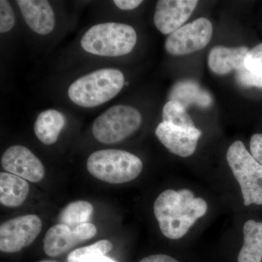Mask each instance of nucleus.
Masks as SVG:
<instances>
[{
    "label": "nucleus",
    "mask_w": 262,
    "mask_h": 262,
    "mask_svg": "<svg viewBox=\"0 0 262 262\" xmlns=\"http://www.w3.org/2000/svg\"><path fill=\"white\" fill-rule=\"evenodd\" d=\"M208 205L194 198L189 189H167L157 198L154 213L162 233L169 239L182 238L198 219L206 214Z\"/></svg>",
    "instance_id": "obj_1"
},
{
    "label": "nucleus",
    "mask_w": 262,
    "mask_h": 262,
    "mask_svg": "<svg viewBox=\"0 0 262 262\" xmlns=\"http://www.w3.org/2000/svg\"><path fill=\"white\" fill-rule=\"evenodd\" d=\"M124 84L121 71L101 69L76 80L69 88L68 96L72 102L82 107H96L115 98Z\"/></svg>",
    "instance_id": "obj_2"
},
{
    "label": "nucleus",
    "mask_w": 262,
    "mask_h": 262,
    "mask_svg": "<svg viewBox=\"0 0 262 262\" xmlns=\"http://www.w3.org/2000/svg\"><path fill=\"white\" fill-rule=\"evenodd\" d=\"M137 42L135 29L127 24H100L91 27L81 39L88 53L100 56L117 57L128 54Z\"/></svg>",
    "instance_id": "obj_3"
},
{
    "label": "nucleus",
    "mask_w": 262,
    "mask_h": 262,
    "mask_svg": "<svg viewBox=\"0 0 262 262\" xmlns=\"http://www.w3.org/2000/svg\"><path fill=\"white\" fill-rule=\"evenodd\" d=\"M87 168L93 177L103 182L123 184L139 177L143 163L140 158L128 151L103 149L90 155Z\"/></svg>",
    "instance_id": "obj_4"
},
{
    "label": "nucleus",
    "mask_w": 262,
    "mask_h": 262,
    "mask_svg": "<svg viewBox=\"0 0 262 262\" xmlns=\"http://www.w3.org/2000/svg\"><path fill=\"white\" fill-rule=\"evenodd\" d=\"M227 160L241 186L245 206L262 205V165L241 141H234L229 146Z\"/></svg>",
    "instance_id": "obj_5"
},
{
    "label": "nucleus",
    "mask_w": 262,
    "mask_h": 262,
    "mask_svg": "<svg viewBox=\"0 0 262 262\" xmlns=\"http://www.w3.org/2000/svg\"><path fill=\"white\" fill-rule=\"evenodd\" d=\"M142 117L139 110L127 105L108 108L95 120L92 131L95 139L105 144L125 140L140 127Z\"/></svg>",
    "instance_id": "obj_6"
},
{
    "label": "nucleus",
    "mask_w": 262,
    "mask_h": 262,
    "mask_svg": "<svg viewBox=\"0 0 262 262\" xmlns=\"http://www.w3.org/2000/svg\"><path fill=\"white\" fill-rule=\"evenodd\" d=\"M212 36L211 22L206 18H198L169 34L165 48L169 54L185 56L206 48Z\"/></svg>",
    "instance_id": "obj_7"
},
{
    "label": "nucleus",
    "mask_w": 262,
    "mask_h": 262,
    "mask_svg": "<svg viewBox=\"0 0 262 262\" xmlns=\"http://www.w3.org/2000/svg\"><path fill=\"white\" fill-rule=\"evenodd\" d=\"M42 224L37 215H21L6 221L0 227V250L15 253L30 246L37 238Z\"/></svg>",
    "instance_id": "obj_8"
},
{
    "label": "nucleus",
    "mask_w": 262,
    "mask_h": 262,
    "mask_svg": "<svg viewBox=\"0 0 262 262\" xmlns=\"http://www.w3.org/2000/svg\"><path fill=\"white\" fill-rule=\"evenodd\" d=\"M1 164L8 173L31 182H40L46 174L42 162L24 146L15 145L8 148L2 157Z\"/></svg>",
    "instance_id": "obj_9"
},
{
    "label": "nucleus",
    "mask_w": 262,
    "mask_h": 262,
    "mask_svg": "<svg viewBox=\"0 0 262 262\" xmlns=\"http://www.w3.org/2000/svg\"><path fill=\"white\" fill-rule=\"evenodd\" d=\"M196 0H160L154 15L155 27L163 34L181 28L195 9Z\"/></svg>",
    "instance_id": "obj_10"
},
{
    "label": "nucleus",
    "mask_w": 262,
    "mask_h": 262,
    "mask_svg": "<svg viewBox=\"0 0 262 262\" xmlns=\"http://www.w3.org/2000/svg\"><path fill=\"white\" fill-rule=\"evenodd\" d=\"M155 135L170 152L187 158L195 151L202 132L196 127L184 128L163 121L157 127Z\"/></svg>",
    "instance_id": "obj_11"
},
{
    "label": "nucleus",
    "mask_w": 262,
    "mask_h": 262,
    "mask_svg": "<svg viewBox=\"0 0 262 262\" xmlns=\"http://www.w3.org/2000/svg\"><path fill=\"white\" fill-rule=\"evenodd\" d=\"M26 23L34 32L46 35L53 30L56 24L54 12L46 0L16 1Z\"/></svg>",
    "instance_id": "obj_12"
},
{
    "label": "nucleus",
    "mask_w": 262,
    "mask_h": 262,
    "mask_svg": "<svg viewBox=\"0 0 262 262\" xmlns=\"http://www.w3.org/2000/svg\"><path fill=\"white\" fill-rule=\"evenodd\" d=\"M249 51L246 46L229 48L216 46L208 54L210 70L217 75H228L232 71H238L245 66V58Z\"/></svg>",
    "instance_id": "obj_13"
},
{
    "label": "nucleus",
    "mask_w": 262,
    "mask_h": 262,
    "mask_svg": "<svg viewBox=\"0 0 262 262\" xmlns=\"http://www.w3.org/2000/svg\"><path fill=\"white\" fill-rule=\"evenodd\" d=\"M170 101L182 103L186 108L191 105L200 107H209L213 103L209 93L192 80H183L175 84L169 94Z\"/></svg>",
    "instance_id": "obj_14"
},
{
    "label": "nucleus",
    "mask_w": 262,
    "mask_h": 262,
    "mask_svg": "<svg viewBox=\"0 0 262 262\" xmlns=\"http://www.w3.org/2000/svg\"><path fill=\"white\" fill-rule=\"evenodd\" d=\"M73 229L58 224L48 229L43 239V248L48 256L56 257L80 244Z\"/></svg>",
    "instance_id": "obj_15"
},
{
    "label": "nucleus",
    "mask_w": 262,
    "mask_h": 262,
    "mask_svg": "<svg viewBox=\"0 0 262 262\" xmlns=\"http://www.w3.org/2000/svg\"><path fill=\"white\" fill-rule=\"evenodd\" d=\"M29 185L25 179L10 173H0V203L9 208L20 206L28 196Z\"/></svg>",
    "instance_id": "obj_16"
},
{
    "label": "nucleus",
    "mask_w": 262,
    "mask_h": 262,
    "mask_svg": "<svg viewBox=\"0 0 262 262\" xmlns=\"http://www.w3.org/2000/svg\"><path fill=\"white\" fill-rule=\"evenodd\" d=\"M65 123V117L61 113L55 110H46L37 117L34 133L42 144L52 145L58 140Z\"/></svg>",
    "instance_id": "obj_17"
},
{
    "label": "nucleus",
    "mask_w": 262,
    "mask_h": 262,
    "mask_svg": "<svg viewBox=\"0 0 262 262\" xmlns=\"http://www.w3.org/2000/svg\"><path fill=\"white\" fill-rule=\"evenodd\" d=\"M244 243L237 262H261L262 222L248 220L244 226Z\"/></svg>",
    "instance_id": "obj_18"
},
{
    "label": "nucleus",
    "mask_w": 262,
    "mask_h": 262,
    "mask_svg": "<svg viewBox=\"0 0 262 262\" xmlns=\"http://www.w3.org/2000/svg\"><path fill=\"white\" fill-rule=\"evenodd\" d=\"M94 212V207L89 202H72L62 210L59 215L60 224L74 229L77 226L88 223Z\"/></svg>",
    "instance_id": "obj_19"
},
{
    "label": "nucleus",
    "mask_w": 262,
    "mask_h": 262,
    "mask_svg": "<svg viewBox=\"0 0 262 262\" xmlns=\"http://www.w3.org/2000/svg\"><path fill=\"white\" fill-rule=\"evenodd\" d=\"M113 246L106 239L85 247L77 248L69 254L68 262H93L100 256H105L113 249Z\"/></svg>",
    "instance_id": "obj_20"
},
{
    "label": "nucleus",
    "mask_w": 262,
    "mask_h": 262,
    "mask_svg": "<svg viewBox=\"0 0 262 262\" xmlns=\"http://www.w3.org/2000/svg\"><path fill=\"white\" fill-rule=\"evenodd\" d=\"M163 121L184 128L196 127L187 108L177 101H169L163 110Z\"/></svg>",
    "instance_id": "obj_21"
},
{
    "label": "nucleus",
    "mask_w": 262,
    "mask_h": 262,
    "mask_svg": "<svg viewBox=\"0 0 262 262\" xmlns=\"http://www.w3.org/2000/svg\"><path fill=\"white\" fill-rule=\"evenodd\" d=\"M245 67L262 80V42L249 50L245 58Z\"/></svg>",
    "instance_id": "obj_22"
},
{
    "label": "nucleus",
    "mask_w": 262,
    "mask_h": 262,
    "mask_svg": "<svg viewBox=\"0 0 262 262\" xmlns=\"http://www.w3.org/2000/svg\"><path fill=\"white\" fill-rule=\"evenodd\" d=\"M15 22L14 13L9 2L0 1V32H10L14 27Z\"/></svg>",
    "instance_id": "obj_23"
},
{
    "label": "nucleus",
    "mask_w": 262,
    "mask_h": 262,
    "mask_svg": "<svg viewBox=\"0 0 262 262\" xmlns=\"http://www.w3.org/2000/svg\"><path fill=\"white\" fill-rule=\"evenodd\" d=\"M235 78L237 83L244 88H259L262 89V80L258 76L246 68L242 67L241 70L235 72Z\"/></svg>",
    "instance_id": "obj_24"
},
{
    "label": "nucleus",
    "mask_w": 262,
    "mask_h": 262,
    "mask_svg": "<svg viewBox=\"0 0 262 262\" xmlns=\"http://www.w3.org/2000/svg\"><path fill=\"white\" fill-rule=\"evenodd\" d=\"M73 231L80 242L93 238L97 233V229L95 225L89 222L77 226Z\"/></svg>",
    "instance_id": "obj_25"
},
{
    "label": "nucleus",
    "mask_w": 262,
    "mask_h": 262,
    "mask_svg": "<svg viewBox=\"0 0 262 262\" xmlns=\"http://www.w3.org/2000/svg\"><path fill=\"white\" fill-rule=\"evenodd\" d=\"M250 150L253 158L262 165V134H254L251 137Z\"/></svg>",
    "instance_id": "obj_26"
},
{
    "label": "nucleus",
    "mask_w": 262,
    "mask_h": 262,
    "mask_svg": "<svg viewBox=\"0 0 262 262\" xmlns=\"http://www.w3.org/2000/svg\"><path fill=\"white\" fill-rule=\"evenodd\" d=\"M142 3V0H115L114 1V4L122 10L136 9Z\"/></svg>",
    "instance_id": "obj_27"
},
{
    "label": "nucleus",
    "mask_w": 262,
    "mask_h": 262,
    "mask_svg": "<svg viewBox=\"0 0 262 262\" xmlns=\"http://www.w3.org/2000/svg\"><path fill=\"white\" fill-rule=\"evenodd\" d=\"M139 262H179L171 256L165 254H155L144 258Z\"/></svg>",
    "instance_id": "obj_28"
},
{
    "label": "nucleus",
    "mask_w": 262,
    "mask_h": 262,
    "mask_svg": "<svg viewBox=\"0 0 262 262\" xmlns=\"http://www.w3.org/2000/svg\"><path fill=\"white\" fill-rule=\"evenodd\" d=\"M93 262H117V261H115V260L113 259V258L107 257V256H100V257L96 258V259H95L94 261Z\"/></svg>",
    "instance_id": "obj_29"
},
{
    "label": "nucleus",
    "mask_w": 262,
    "mask_h": 262,
    "mask_svg": "<svg viewBox=\"0 0 262 262\" xmlns=\"http://www.w3.org/2000/svg\"><path fill=\"white\" fill-rule=\"evenodd\" d=\"M38 262H56V261H48V260H45V261H38Z\"/></svg>",
    "instance_id": "obj_30"
}]
</instances>
